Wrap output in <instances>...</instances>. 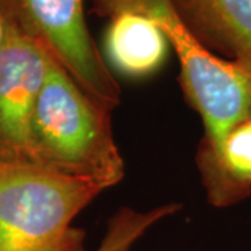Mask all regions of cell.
I'll use <instances>...</instances> for the list:
<instances>
[{"mask_svg":"<svg viewBox=\"0 0 251 251\" xmlns=\"http://www.w3.org/2000/svg\"><path fill=\"white\" fill-rule=\"evenodd\" d=\"M29 153L31 163L103 191L125 177L110 110L91 98L54 59L31 119Z\"/></svg>","mask_w":251,"mask_h":251,"instance_id":"6da1fadb","label":"cell"},{"mask_svg":"<svg viewBox=\"0 0 251 251\" xmlns=\"http://www.w3.org/2000/svg\"><path fill=\"white\" fill-rule=\"evenodd\" d=\"M103 13L140 11L159 25L180 63V81L204 125L198 163L215 156L234 127L251 119V66L212 53L190 29L173 0H97Z\"/></svg>","mask_w":251,"mask_h":251,"instance_id":"7a4b0ae2","label":"cell"},{"mask_svg":"<svg viewBox=\"0 0 251 251\" xmlns=\"http://www.w3.org/2000/svg\"><path fill=\"white\" fill-rule=\"evenodd\" d=\"M102 191L35 163L0 162V251H84L73 221Z\"/></svg>","mask_w":251,"mask_h":251,"instance_id":"3957f363","label":"cell"},{"mask_svg":"<svg viewBox=\"0 0 251 251\" xmlns=\"http://www.w3.org/2000/svg\"><path fill=\"white\" fill-rule=\"evenodd\" d=\"M85 0H0V16L35 39L103 108L120 102V87L91 38Z\"/></svg>","mask_w":251,"mask_h":251,"instance_id":"277c9868","label":"cell"},{"mask_svg":"<svg viewBox=\"0 0 251 251\" xmlns=\"http://www.w3.org/2000/svg\"><path fill=\"white\" fill-rule=\"evenodd\" d=\"M0 18V162L31 163V119L53 57L10 18Z\"/></svg>","mask_w":251,"mask_h":251,"instance_id":"5b68a950","label":"cell"},{"mask_svg":"<svg viewBox=\"0 0 251 251\" xmlns=\"http://www.w3.org/2000/svg\"><path fill=\"white\" fill-rule=\"evenodd\" d=\"M169 41L152 18L134 10L112 14L105 50L115 70L130 78H145L166 60Z\"/></svg>","mask_w":251,"mask_h":251,"instance_id":"8992f818","label":"cell"},{"mask_svg":"<svg viewBox=\"0 0 251 251\" xmlns=\"http://www.w3.org/2000/svg\"><path fill=\"white\" fill-rule=\"evenodd\" d=\"M202 42L251 66V0H173Z\"/></svg>","mask_w":251,"mask_h":251,"instance_id":"52a82bcc","label":"cell"},{"mask_svg":"<svg viewBox=\"0 0 251 251\" xmlns=\"http://www.w3.org/2000/svg\"><path fill=\"white\" fill-rule=\"evenodd\" d=\"M211 204L225 206L251 194V119L234 127L212 159L200 163Z\"/></svg>","mask_w":251,"mask_h":251,"instance_id":"ba28073f","label":"cell"},{"mask_svg":"<svg viewBox=\"0 0 251 251\" xmlns=\"http://www.w3.org/2000/svg\"><path fill=\"white\" fill-rule=\"evenodd\" d=\"M180 209L179 204H165L148 211L125 206L110 218L106 233L97 251H131L133 246L152 226Z\"/></svg>","mask_w":251,"mask_h":251,"instance_id":"9c48e42d","label":"cell"},{"mask_svg":"<svg viewBox=\"0 0 251 251\" xmlns=\"http://www.w3.org/2000/svg\"><path fill=\"white\" fill-rule=\"evenodd\" d=\"M1 38H3V23H1V18H0V44H1Z\"/></svg>","mask_w":251,"mask_h":251,"instance_id":"30bf717a","label":"cell"}]
</instances>
